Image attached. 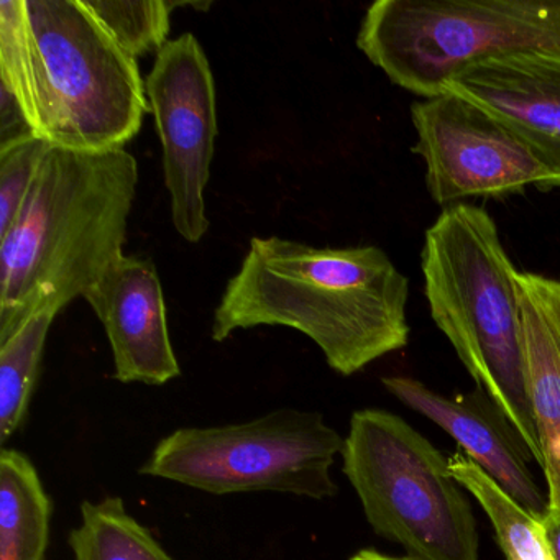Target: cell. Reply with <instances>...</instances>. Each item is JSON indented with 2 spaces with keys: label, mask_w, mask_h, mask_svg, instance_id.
<instances>
[{
  "label": "cell",
  "mask_w": 560,
  "mask_h": 560,
  "mask_svg": "<svg viewBox=\"0 0 560 560\" xmlns=\"http://www.w3.org/2000/svg\"><path fill=\"white\" fill-rule=\"evenodd\" d=\"M408 277L380 247L254 237L215 307L211 337L224 342L235 330L290 327L319 347L334 372L350 376L408 346Z\"/></svg>",
  "instance_id": "obj_1"
},
{
  "label": "cell",
  "mask_w": 560,
  "mask_h": 560,
  "mask_svg": "<svg viewBox=\"0 0 560 560\" xmlns=\"http://www.w3.org/2000/svg\"><path fill=\"white\" fill-rule=\"evenodd\" d=\"M139 165L126 149L50 147L0 238V342L40 311L60 313L124 257Z\"/></svg>",
  "instance_id": "obj_2"
},
{
  "label": "cell",
  "mask_w": 560,
  "mask_h": 560,
  "mask_svg": "<svg viewBox=\"0 0 560 560\" xmlns=\"http://www.w3.org/2000/svg\"><path fill=\"white\" fill-rule=\"evenodd\" d=\"M0 86L35 136L78 152L124 149L152 113L139 60L84 0L0 2Z\"/></svg>",
  "instance_id": "obj_3"
},
{
  "label": "cell",
  "mask_w": 560,
  "mask_h": 560,
  "mask_svg": "<svg viewBox=\"0 0 560 560\" xmlns=\"http://www.w3.org/2000/svg\"><path fill=\"white\" fill-rule=\"evenodd\" d=\"M421 270L435 326L542 468L527 396L517 268L494 219L468 202L445 208L425 231Z\"/></svg>",
  "instance_id": "obj_4"
},
{
  "label": "cell",
  "mask_w": 560,
  "mask_h": 560,
  "mask_svg": "<svg viewBox=\"0 0 560 560\" xmlns=\"http://www.w3.org/2000/svg\"><path fill=\"white\" fill-rule=\"evenodd\" d=\"M340 455L376 536L401 546L409 560H480L467 490L448 458L405 419L359 409Z\"/></svg>",
  "instance_id": "obj_5"
},
{
  "label": "cell",
  "mask_w": 560,
  "mask_h": 560,
  "mask_svg": "<svg viewBox=\"0 0 560 560\" xmlns=\"http://www.w3.org/2000/svg\"><path fill=\"white\" fill-rule=\"evenodd\" d=\"M357 47L395 86L428 100L483 58L560 60V0H378Z\"/></svg>",
  "instance_id": "obj_6"
},
{
  "label": "cell",
  "mask_w": 560,
  "mask_h": 560,
  "mask_svg": "<svg viewBox=\"0 0 560 560\" xmlns=\"http://www.w3.org/2000/svg\"><path fill=\"white\" fill-rule=\"evenodd\" d=\"M342 448V435L320 412L283 408L241 424L176 429L139 471L211 494L275 491L326 500L339 490L330 468Z\"/></svg>",
  "instance_id": "obj_7"
},
{
  "label": "cell",
  "mask_w": 560,
  "mask_h": 560,
  "mask_svg": "<svg viewBox=\"0 0 560 560\" xmlns=\"http://www.w3.org/2000/svg\"><path fill=\"white\" fill-rule=\"evenodd\" d=\"M412 152L425 166L435 205L506 198L529 186L549 191L556 176L523 136L485 107L454 93L412 103Z\"/></svg>",
  "instance_id": "obj_8"
},
{
  "label": "cell",
  "mask_w": 560,
  "mask_h": 560,
  "mask_svg": "<svg viewBox=\"0 0 560 560\" xmlns=\"http://www.w3.org/2000/svg\"><path fill=\"white\" fill-rule=\"evenodd\" d=\"M163 149V173L179 237L198 244L209 231L205 191L218 136L211 65L192 34L170 40L145 80Z\"/></svg>",
  "instance_id": "obj_9"
},
{
  "label": "cell",
  "mask_w": 560,
  "mask_h": 560,
  "mask_svg": "<svg viewBox=\"0 0 560 560\" xmlns=\"http://www.w3.org/2000/svg\"><path fill=\"white\" fill-rule=\"evenodd\" d=\"M84 300L106 330L117 382L162 386L182 375L152 260L124 255Z\"/></svg>",
  "instance_id": "obj_10"
},
{
  "label": "cell",
  "mask_w": 560,
  "mask_h": 560,
  "mask_svg": "<svg viewBox=\"0 0 560 560\" xmlns=\"http://www.w3.org/2000/svg\"><path fill=\"white\" fill-rule=\"evenodd\" d=\"M383 386L402 405L444 429L474 464L537 520L547 513L544 494L529 470V451L506 416L483 389L439 395L411 376H385Z\"/></svg>",
  "instance_id": "obj_11"
},
{
  "label": "cell",
  "mask_w": 560,
  "mask_h": 560,
  "mask_svg": "<svg viewBox=\"0 0 560 560\" xmlns=\"http://www.w3.org/2000/svg\"><path fill=\"white\" fill-rule=\"evenodd\" d=\"M444 93L465 97L513 127L542 156L556 176V188H560L559 58H483L452 74L439 91Z\"/></svg>",
  "instance_id": "obj_12"
},
{
  "label": "cell",
  "mask_w": 560,
  "mask_h": 560,
  "mask_svg": "<svg viewBox=\"0 0 560 560\" xmlns=\"http://www.w3.org/2000/svg\"><path fill=\"white\" fill-rule=\"evenodd\" d=\"M527 396L547 481V510L560 511V281L516 271Z\"/></svg>",
  "instance_id": "obj_13"
},
{
  "label": "cell",
  "mask_w": 560,
  "mask_h": 560,
  "mask_svg": "<svg viewBox=\"0 0 560 560\" xmlns=\"http://www.w3.org/2000/svg\"><path fill=\"white\" fill-rule=\"evenodd\" d=\"M54 503L34 462L0 451V560H45Z\"/></svg>",
  "instance_id": "obj_14"
},
{
  "label": "cell",
  "mask_w": 560,
  "mask_h": 560,
  "mask_svg": "<svg viewBox=\"0 0 560 560\" xmlns=\"http://www.w3.org/2000/svg\"><path fill=\"white\" fill-rule=\"evenodd\" d=\"M68 544L74 560H175L149 527L127 513L120 497L83 501L81 524Z\"/></svg>",
  "instance_id": "obj_15"
},
{
  "label": "cell",
  "mask_w": 560,
  "mask_h": 560,
  "mask_svg": "<svg viewBox=\"0 0 560 560\" xmlns=\"http://www.w3.org/2000/svg\"><path fill=\"white\" fill-rule=\"evenodd\" d=\"M448 465L455 480L483 508L506 560H556L540 520L504 493L464 452L452 454Z\"/></svg>",
  "instance_id": "obj_16"
},
{
  "label": "cell",
  "mask_w": 560,
  "mask_h": 560,
  "mask_svg": "<svg viewBox=\"0 0 560 560\" xmlns=\"http://www.w3.org/2000/svg\"><path fill=\"white\" fill-rule=\"evenodd\" d=\"M57 316L55 311H40L0 342V442L4 447L24 424Z\"/></svg>",
  "instance_id": "obj_17"
},
{
  "label": "cell",
  "mask_w": 560,
  "mask_h": 560,
  "mask_svg": "<svg viewBox=\"0 0 560 560\" xmlns=\"http://www.w3.org/2000/svg\"><path fill=\"white\" fill-rule=\"evenodd\" d=\"M91 14L130 57L160 54L168 44L172 12L178 2L168 0H84Z\"/></svg>",
  "instance_id": "obj_18"
},
{
  "label": "cell",
  "mask_w": 560,
  "mask_h": 560,
  "mask_svg": "<svg viewBox=\"0 0 560 560\" xmlns=\"http://www.w3.org/2000/svg\"><path fill=\"white\" fill-rule=\"evenodd\" d=\"M50 147L40 137H31L0 149V238L18 219L38 165Z\"/></svg>",
  "instance_id": "obj_19"
},
{
  "label": "cell",
  "mask_w": 560,
  "mask_h": 560,
  "mask_svg": "<svg viewBox=\"0 0 560 560\" xmlns=\"http://www.w3.org/2000/svg\"><path fill=\"white\" fill-rule=\"evenodd\" d=\"M31 137L37 136L28 124L21 104L4 86H0V149Z\"/></svg>",
  "instance_id": "obj_20"
},
{
  "label": "cell",
  "mask_w": 560,
  "mask_h": 560,
  "mask_svg": "<svg viewBox=\"0 0 560 560\" xmlns=\"http://www.w3.org/2000/svg\"><path fill=\"white\" fill-rule=\"evenodd\" d=\"M540 526L553 559L560 560V511L547 510L546 516L540 520Z\"/></svg>",
  "instance_id": "obj_21"
},
{
  "label": "cell",
  "mask_w": 560,
  "mask_h": 560,
  "mask_svg": "<svg viewBox=\"0 0 560 560\" xmlns=\"http://www.w3.org/2000/svg\"><path fill=\"white\" fill-rule=\"evenodd\" d=\"M350 560H409L408 557H393L386 553L378 552V550L363 549L357 552L355 556L350 557Z\"/></svg>",
  "instance_id": "obj_22"
}]
</instances>
